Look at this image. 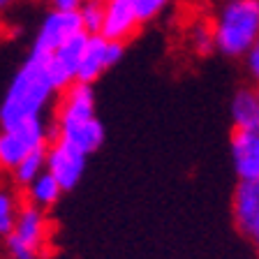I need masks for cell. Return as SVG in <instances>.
Masks as SVG:
<instances>
[{
  "mask_svg": "<svg viewBox=\"0 0 259 259\" xmlns=\"http://www.w3.org/2000/svg\"><path fill=\"white\" fill-rule=\"evenodd\" d=\"M97 118L95 116V93L91 86L74 81L67 91L60 93V102L56 109V116L49 125V144L56 141L60 130L74 127L86 120Z\"/></svg>",
  "mask_w": 259,
  "mask_h": 259,
  "instance_id": "obj_4",
  "label": "cell"
},
{
  "mask_svg": "<svg viewBox=\"0 0 259 259\" xmlns=\"http://www.w3.org/2000/svg\"><path fill=\"white\" fill-rule=\"evenodd\" d=\"M51 10H76L81 0H49Z\"/></svg>",
  "mask_w": 259,
  "mask_h": 259,
  "instance_id": "obj_22",
  "label": "cell"
},
{
  "mask_svg": "<svg viewBox=\"0 0 259 259\" xmlns=\"http://www.w3.org/2000/svg\"><path fill=\"white\" fill-rule=\"evenodd\" d=\"M125 54V44L120 42H109L102 35H88L86 51L81 56L79 70H76V81L93 86V81H97L104 74V70L113 67Z\"/></svg>",
  "mask_w": 259,
  "mask_h": 259,
  "instance_id": "obj_7",
  "label": "cell"
},
{
  "mask_svg": "<svg viewBox=\"0 0 259 259\" xmlns=\"http://www.w3.org/2000/svg\"><path fill=\"white\" fill-rule=\"evenodd\" d=\"M86 44H88V35L81 30L76 32L74 37L67 39V42H63L54 54L49 56L47 74L56 93L67 91L76 81V70H79L81 56L86 51Z\"/></svg>",
  "mask_w": 259,
  "mask_h": 259,
  "instance_id": "obj_5",
  "label": "cell"
},
{
  "mask_svg": "<svg viewBox=\"0 0 259 259\" xmlns=\"http://www.w3.org/2000/svg\"><path fill=\"white\" fill-rule=\"evenodd\" d=\"M104 0H81L76 7V14L81 19V28L86 35H100L104 21Z\"/></svg>",
  "mask_w": 259,
  "mask_h": 259,
  "instance_id": "obj_18",
  "label": "cell"
},
{
  "mask_svg": "<svg viewBox=\"0 0 259 259\" xmlns=\"http://www.w3.org/2000/svg\"><path fill=\"white\" fill-rule=\"evenodd\" d=\"M81 19L76 10H51L44 16L42 26H39L35 42H32L30 51L37 54H54L56 49L70 37H74L76 32H81Z\"/></svg>",
  "mask_w": 259,
  "mask_h": 259,
  "instance_id": "obj_8",
  "label": "cell"
},
{
  "mask_svg": "<svg viewBox=\"0 0 259 259\" xmlns=\"http://www.w3.org/2000/svg\"><path fill=\"white\" fill-rule=\"evenodd\" d=\"M86 160L88 155L76 151L67 141L56 139L47 146V174L56 178V183L63 188V192L76 188V183L86 171Z\"/></svg>",
  "mask_w": 259,
  "mask_h": 259,
  "instance_id": "obj_6",
  "label": "cell"
},
{
  "mask_svg": "<svg viewBox=\"0 0 259 259\" xmlns=\"http://www.w3.org/2000/svg\"><path fill=\"white\" fill-rule=\"evenodd\" d=\"M51 54L30 51L7 93L0 102V125L3 130H14L30 118H44V111L51 104L56 91L47 74V60Z\"/></svg>",
  "mask_w": 259,
  "mask_h": 259,
  "instance_id": "obj_1",
  "label": "cell"
},
{
  "mask_svg": "<svg viewBox=\"0 0 259 259\" xmlns=\"http://www.w3.org/2000/svg\"><path fill=\"white\" fill-rule=\"evenodd\" d=\"M63 188L56 183V178L51 174L44 171L39 178H35L30 185H28V204L37 206L42 210H49L51 206L58 204Z\"/></svg>",
  "mask_w": 259,
  "mask_h": 259,
  "instance_id": "obj_15",
  "label": "cell"
},
{
  "mask_svg": "<svg viewBox=\"0 0 259 259\" xmlns=\"http://www.w3.org/2000/svg\"><path fill=\"white\" fill-rule=\"evenodd\" d=\"M185 44L194 56H208L210 51H215L213 26L208 16H199L185 28Z\"/></svg>",
  "mask_w": 259,
  "mask_h": 259,
  "instance_id": "obj_14",
  "label": "cell"
},
{
  "mask_svg": "<svg viewBox=\"0 0 259 259\" xmlns=\"http://www.w3.org/2000/svg\"><path fill=\"white\" fill-rule=\"evenodd\" d=\"M169 5V0H132V7H135L139 21H153L155 16H160V12Z\"/></svg>",
  "mask_w": 259,
  "mask_h": 259,
  "instance_id": "obj_20",
  "label": "cell"
},
{
  "mask_svg": "<svg viewBox=\"0 0 259 259\" xmlns=\"http://www.w3.org/2000/svg\"><path fill=\"white\" fill-rule=\"evenodd\" d=\"M236 229L252 241L259 234V181H238L232 199Z\"/></svg>",
  "mask_w": 259,
  "mask_h": 259,
  "instance_id": "obj_9",
  "label": "cell"
},
{
  "mask_svg": "<svg viewBox=\"0 0 259 259\" xmlns=\"http://www.w3.org/2000/svg\"><path fill=\"white\" fill-rule=\"evenodd\" d=\"M47 171V148H39V151H30L26 157L21 160V164L14 169V181L16 185L21 188H28V185L39 178L42 174Z\"/></svg>",
  "mask_w": 259,
  "mask_h": 259,
  "instance_id": "obj_17",
  "label": "cell"
},
{
  "mask_svg": "<svg viewBox=\"0 0 259 259\" xmlns=\"http://www.w3.org/2000/svg\"><path fill=\"white\" fill-rule=\"evenodd\" d=\"M104 3H132V0H104Z\"/></svg>",
  "mask_w": 259,
  "mask_h": 259,
  "instance_id": "obj_25",
  "label": "cell"
},
{
  "mask_svg": "<svg viewBox=\"0 0 259 259\" xmlns=\"http://www.w3.org/2000/svg\"><path fill=\"white\" fill-rule=\"evenodd\" d=\"M232 162L238 181H259V135L234 130Z\"/></svg>",
  "mask_w": 259,
  "mask_h": 259,
  "instance_id": "obj_11",
  "label": "cell"
},
{
  "mask_svg": "<svg viewBox=\"0 0 259 259\" xmlns=\"http://www.w3.org/2000/svg\"><path fill=\"white\" fill-rule=\"evenodd\" d=\"M56 139L67 141V144L74 146L76 151H81L83 155H91V153H95L104 144V125L100 123V118H93L81 125H74V127L60 130Z\"/></svg>",
  "mask_w": 259,
  "mask_h": 259,
  "instance_id": "obj_13",
  "label": "cell"
},
{
  "mask_svg": "<svg viewBox=\"0 0 259 259\" xmlns=\"http://www.w3.org/2000/svg\"><path fill=\"white\" fill-rule=\"evenodd\" d=\"M252 243H254V248H257V250H259V234H257V236H254V238H252Z\"/></svg>",
  "mask_w": 259,
  "mask_h": 259,
  "instance_id": "obj_24",
  "label": "cell"
},
{
  "mask_svg": "<svg viewBox=\"0 0 259 259\" xmlns=\"http://www.w3.org/2000/svg\"><path fill=\"white\" fill-rule=\"evenodd\" d=\"M141 21L137 16L132 3H107L104 7V21H102V35L109 42H120L125 44L130 37H135V32L139 30Z\"/></svg>",
  "mask_w": 259,
  "mask_h": 259,
  "instance_id": "obj_10",
  "label": "cell"
},
{
  "mask_svg": "<svg viewBox=\"0 0 259 259\" xmlns=\"http://www.w3.org/2000/svg\"><path fill=\"white\" fill-rule=\"evenodd\" d=\"M51 236V222L47 210L32 204H23L16 213L12 234L7 236V252L12 259H42Z\"/></svg>",
  "mask_w": 259,
  "mask_h": 259,
  "instance_id": "obj_3",
  "label": "cell"
},
{
  "mask_svg": "<svg viewBox=\"0 0 259 259\" xmlns=\"http://www.w3.org/2000/svg\"><path fill=\"white\" fill-rule=\"evenodd\" d=\"M232 123L236 132L259 135V88L243 86L232 97Z\"/></svg>",
  "mask_w": 259,
  "mask_h": 259,
  "instance_id": "obj_12",
  "label": "cell"
},
{
  "mask_svg": "<svg viewBox=\"0 0 259 259\" xmlns=\"http://www.w3.org/2000/svg\"><path fill=\"white\" fill-rule=\"evenodd\" d=\"M215 51L243 58L259 42V0H220L210 16Z\"/></svg>",
  "mask_w": 259,
  "mask_h": 259,
  "instance_id": "obj_2",
  "label": "cell"
},
{
  "mask_svg": "<svg viewBox=\"0 0 259 259\" xmlns=\"http://www.w3.org/2000/svg\"><path fill=\"white\" fill-rule=\"evenodd\" d=\"M28 153H30V148L19 137V132H14V130H3L0 132V169L14 171Z\"/></svg>",
  "mask_w": 259,
  "mask_h": 259,
  "instance_id": "obj_16",
  "label": "cell"
},
{
  "mask_svg": "<svg viewBox=\"0 0 259 259\" xmlns=\"http://www.w3.org/2000/svg\"><path fill=\"white\" fill-rule=\"evenodd\" d=\"M12 3H14V0H0V12H3V10H7V7H10Z\"/></svg>",
  "mask_w": 259,
  "mask_h": 259,
  "instance_id": "obj_23",
  "label": "cell"
},
{
  "mask_svg": "<svg viewBox=\"0 0 259 259\" xmlns=\"http://www.w3.org/2000/svg\"><path fill=\"white\" fill-rule=\"evenodd\" d=\"M16 213H19V206H16L14 194H10L7 190H0V236L3 238H7L14 229Z\"/></svg>",
  "mask_w": 259,
  "mask_h": 259,
  "instance_id": "obj_19",
  "label": "cell"
},
{
  "mask_svg": "<svg viewBox=\"0 0 259 259\" xmlns=\"http://www.w3.org/2000/svg\"><path fill=\"white\" fill-rule=\"evenodd\" d=\"M243 63H245V72H248L252 86L259 88V42L250 49L248 54L243 56Z\"/></svg>",
  "mask_w": 259,
  "mask_h": 259,
  "instance_id": "obj_21",
  "label": "cell"
}]
</instances>
